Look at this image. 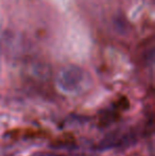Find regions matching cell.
<instances>
[{
	"label": "cell",
	"instance_id": "6da1fadb",
	"mask_svg": "<svg viewBox=\"0 0 155 156\" xmlns=\"http://www.w3.org/2000/svg\"><path fill=\"white\" fill-rule=\"evenodd\" d=\"M87 82V74L82 68L75 65L63 67L56 76V84L61 90L73 94L84 87Z\"/></svg>",
	"mask_w": 155,
	"mask_h": 156
},
{
	"label": "cell",
	"instance_id": "7a4b0ae2",
	"mask_svg": "<svg viewBox=\"0 0 155 156\" xmlns=\"http://www.w3.org/2000/svg\"><path fill=\"white\" fill-rule=\"evenodd\" d=\"M29 44L21 38L19 35L6 34L1 38V47L9 55H21L27 52V48Z\"/></svg>",
	"mask_w": 155,
	"mask_h": 156
}]
</instances>
